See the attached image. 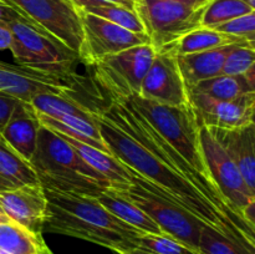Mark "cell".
I'll return each instance as SVG.
<instances>
[{
  "label": "cell",
  "instance_id": "cell-9",
  "mask_svg": "<svg viewBox=\"0 0 255 254\" xmlns=\"http://www.w3.org/2000/svg\"><path fill=\"white\" fill-rule=\"evenodd\" d=\"M156 54L151 44H144L109 55L94 65L95 79L112 96L138 95Z\"/></svg>",
  "mask_w": 255,
  "mask_h": 254
},
{
  "label": "cell",
  "instance_id": "cell-17",
  "mask_svg": "<svg viewBox=\"0 0 255 254\" xmlns=\"http://www.w3.org/2000/svg\"><path fill=\"white\" fill-rule=\"evenodd\" d=\"M41 124L29 102L19 101L2 129V141L19 156L30 161L36 149Z\"/></svg>",
  "mask_w": 255,
  "mask_h": 254
},
{
  "label": "cell",
  "instance_id": "cell-14",
  "mask_svg": "<svg viewBox=\"0 0 255 254\" xmlns=\"http://www.w3.org/2000/svg\"><path fill=\"white\" fill-rule=\"evenodd\" d=\"M72 90L61 77L0 61V91L30 102L40 94H69Z\"/></svg>",
  "mask_w": 255,
  "mask_h": 254
},
{
  "label": "cell",
  "instance_id": "cell-11",
  "mask_svg": "<svg viewBox=\"0 0 255 254\" xmlns=\"http://www.w3.org/2000/svg\"><path fill=\"white\" fill-rule=\"evenodd\" d=\"M42 30L76 51L82 44V25L70 0H5Z\"/></svg>",
  "mask_w": 255,
  "mask_h": 254
},
{
  "label": "cell",
  "instance_id": "cell-33",
  "mask_svg": "<svg viewBox=\"0 0 255 254\" xmlns=\"http://www.w3.org/2000/svg\"><path fill=\"white\" fill-rule=\"evenodd\" d=\"M14 20H25V21L30 22L31 25H34L35 27H39L36 24L31 21V20L27 19L25 15H22L16 7H14L12 5H10L9 2H6L5 0H0V21L2 22H11ZM41 29V27H39ZM45 31V30H44Z\"/></svg>",
  "mask_w": 255,
  "mask_h": 254
},
{
  "label": "cell",
  "instance_id": "cell-18",
  "mask_svg": "<svg viewBox=\"0 0 255 254\" xmlns=\"http://www.w3.org/2000/svg\"><path fill=\"white\" fill-rule=\"evenodd\" d=\"M237 45L243 44L228 45V46L219 47V49L177 56V64H178L186 89L189 90L203 80H208L221 75L227 56Z\"/></svg>",
  "mask_w": 255,
  "mask_h": 254
},
{
  "label": "cell",
  "instance_id": "cell-31",
  "mask_svg": "<svg viewBox=\"0 0 255 254\" xmlns=\"http://www.w3.org/2000/svg\"><path fill=\"white\" fill-rule=\"evenodd\" d=\"M214 30L232 36L241 37L249 42H255V11L223 22L219 26L214 27Z\"/></svg>",
  "mask_w": 255,
  "mask_h": 254
},
{
  "label": "cell",
  "instance_id": "cell-6",
  "mask_svg": "<svg viewBox=\"0 0 255 254\" xmlns=\"http://www.w3.org/2000/svg\"><path fill=\"white\" fill-rule=\"evenodd\" d=\"M209 2L211 0H136L134 11L157 52L201 26Z\"/></svg>",
  "mask_w": 255,
  "mask_h": 254
},
{
  "label": "cell",
  "instance_id": "cell-1",
  "mask_svg": "<svg viewBox=\"0 0 255 254\" xmlns=\"http://www.w3.org/2000/svg\"><path fill=\"white\" fill-rule=\"evenodd\" d=\"M106 95V102L90 109L110 153L141 177L147 187L255 252L254 229L229 208L212 179L198 173L167 143L127 97Z\"/></svg>",
  "mask_w": 255,
  "mask_h": 254
},
{
  "label": "cell",
  "instance_id": "cell-27",
  "mask_svg": "<svg viewBox=\"0 0 255 254\" xmlns=\"http://www.w3.org/2000/svg\"><path fill=\"white\" fill-rule=\"evenodd\" d=\"M136 248L151 254H199L198 251L164 233H139L136 237Z\"/></svg>",
  "mask_w": 255,
  "mask_h": 254
},
{
  "label": "cell",
  "instance_id": "cell-3",
  "mask_svg": "<svg viewBox=\"0 0 255 254\" xmlns=\"http://www.w3.org/2000/svg\"><path fill=\"white\" fill-rule=\"evenodd\" d=\"M29 163L45 189L96 198L111 188L109 179L90 167L69 142L44 126Z\"/></svg>",
  "mask_w": 255,
  "mask_h": 254
},
{
  "label": "cell",
  "instance_id": "cell-8",
  "mask_svg": "<svg viewBox=\"0 0 255 254\" xmlns=\"http://www.w3.org/2000/svg\"><path fill=\"white\" fill-rule=\"evenodd\" d=\"M199 142L209 177L229 208L255 228V193L249 189L233 159L222 148L209 128L199 126Z\"/></svg>",
  "mask_w": 255,
  "mask_h": 254
},
{
  "label": "cell",
  "instance_id": "cell-7",
  "mask_svg": "<svg viewBox=\"0 0 255 254\" xmlns=\"http://www.w3.org/2000/svg\"><path fill=\"white\" fill-rule=\"evenodd\" d=\"M129 186L125 189L115 191L133 202L138 208L148 214L152 221L161 228L162 233L168 234L198 251L202 227L206 223L197 218L188 209L147 187L136 173L132 171H129Z\"/></svg>",
  "mask_w": 255,
  "mask_h": 254
},
{
  "label": "cell",
  "instance_id": "cell-26",
  "mask_svg": "<svg viewBox=\"0 0 255 254\" xmlns=\"http://www.w3.org/2000/svg\"><path fill=\"white\" fill-rule=\"evenodd\" d=\"M252 11H255V9L243 0H211L203 12L201 26L214 29L223 22Z\"/></svg>",
  "mask_w": 255,
  "mask_h": 254
},
{
  "label": "cell",
  "instance_id": "cell-16",
  "mask_svg": "<svg viewBox=\"0 0 255 254\" xmlns=\"http://www.w3.org/2000/svg\"><path fill=\"white\" fill-rule=\"evenodd\" d=\"M255 193V124L236 129L209 128Z\"/></svg>",
  "mask_w": 255,
  "mask_h": 254
},
{
  "label": "cell",
  "instance_id": "cell-35",
  "mask_svg": "<svg viewBox=\"0 0 255 254\" xmlns=\"http://www.w3.org/2000/svg\"><path fill=\"white\" fill-rule=\"evenodd\" d=\"M116 254H151V253H147V252L141 251V249L138 248H133V249H128V251L117 252Z\"/></svg>",
  "mask_w": 255,
  "mask_h": 254
},
{
  "label": "cell",
  "instance_id": "cell-2",
  "mask_svg": "<svg viewBox=\"0 0 255 254\" xmlns=\"http://www.w3.org/2000/svg\"><path fill=\"white\" fill-rule=\"evenodd\" d=\"M44 191L47 199L44 229L92 242L115 253L136 248V237L142 232L116 218L95 197Z\"/></svg>",
  "mask_w": 255,
  "mask_h": 254
},
{
  "label": "cell",
  "instance_id": "cell-23",
  "mask_svg": "<svg viewBox=\"0 0 255 254\" xmlns=\"http://www.w3.org/2000/svg\"><path fill=\"white\" fill-rule=\"evenodd\" d=\"M39 184L29 161L10 148L0 137V192Z\"/></svg>",
  "mask_w": 255,
  "mask_h": 254
},
{
  "label": "cell",
  "instance_id": "cell-12",
  "mask_svg": "<svg viewBox=\"0 0 255 254\" xmlns=\"http://www.w3.org/2000/svg\"><path fill=\"white\" fill-rule=\"evenodd\" d=\"M199 126L207 128L236 129L254 124L255 92L228 101H214L198 95H188Z\"/></svg>",
  "mask_w": 255,
  "mask_h": 254
},
{
  "label": "cell",
  "instance_id": "cell-29",
  "mask_svg": "<svg viewBox=\"0 0 255 254\" xmlns=\"http://www.w3.org/2000/svg\"><path fill=\"white\" fill-rule=\"evenodd\" d=\"M79 10L91 12V14L97 15L105 20H109V21L120 25L125 29L131 30L133 32H144V26L137 12L134 10L128 9V7L116 4H107Z\"/></svg>",
  "mask_w": 255,
  "mask_h": 254
},
{
  "label": "cell",
  "instance_id": "cell-25",
  "mask_svg": "<svg viewBox=\"0 0 255 254\" xmlns=\"http://www.w3.org/2000/svg\"><path fill=\"white\" fill-rule=\"evenodd\" d=\"M36 115L57 117L60 115H76V116L94 119V112L89 106L72 99L69 94H40L29 102Z\"/></svg>",
  "mask_w": 255,
  "mask_h": 254
},
{
  "label": "cell",
  "instance_id": "cell-24",
  "mask_svg": "<svg viewBox=\"0 0 255 254\" xmlns=\"http://www.w3.org/2000/svg\"><path fill=\"white\" fill-rule=\"evenodd\" d=\"M0 251L6 254H52L42 234H36L15 222L0 223Z\"/></svg>",
  "mask_w": 255,
  "mask_h": 254
},
{
  "label": "cell",
  "instance_id": "cell-13",
  "mask_svg": "<svg viewBox=\"0 0 255 254\" xmlns=\"http://www.w3.org/2000/svg\"><path fill=\"white\" fill-rule=\"evenodd\" d=\"M139 96L172 106L188 105V92L182 79L177 56L169 50L157 51L142 81Z\"/></svg>",
  "mask_w": 255,
  "mask_h": 254
},
{
  "label": "cell",
  "instance_id": "cell-21",
  "mask_svg": "<svg viewBox=\"0 0 255 254\" xmlns=\"http://www.w3.org/2000/svg\"><path fill=\"white\" fill-rule=\"evenodd\" d=\"M97 201L116 218L126 223L127 226L142 232V233L162 234L161 228L151 219V217L144 213L133 202L127 199L115 189L109 188L96 197Z\"/></svg>",
  "mask_w": 255,
  "mask_h": 254
},
{
  "label": "cell",
  "instance_id": "cell-22",
  "mask_svg": "<svg viewBox=\"0 0 255 254\" xmlns=\"http://www.w3.org/2000/svg\"><path fill=\"white\" fill-rule=\"evenodd\" d=\"M234 44H255V42H249L241 37L232 36V35L224 34V32L217 31V30L209 29V27L199 26L187 32L186 35L179 37L177 41H174L173 44L163 50H169L176 56H179V55L219 49V47Z\"/></svg>",
  "mask_w": 255,
  "mask_h": 254
},
{
  "label": "cell",
  "instance_id": "cell-15",
  "mask_svg": "<svg viewBox=\"0 0 255 254\" xmlns=\"http://www.w3.org/2000/svg\"><path fill=\"white\" fill-rule=\"evenodd\" d=\"M0 203L11 222L42 234L47 217V199L41 184L0 192Z\"/></svg>",
  "mask_w": 255,
  "mask_h": 254
},
{
  "label": "cell",
  "instance_id": "cell-5",
  "mask_svg": "<svg viewBox=\"0 0 255 254\" xmlns=\"http://www.w3.org/2000/svg\"><path fill=\"white\" fill-rule=\"evenodd\" d=\"M12 31L10 46L15 64L30 70L67 80L79 54L42 29L25 20L9 22Z\"/></svg>",
  "mask_w": 255,
  "mask_h": 254
},
{
  "label": "cell",
  "instance_id": "cell-30",
  "mask_svg": "<svg viewBox=\"0 0 255 254\" xmlns=\"http://www.w3.org/2000/svg\"><path fill=\"white\" fill-rule=\"evenodd\" d=\"M255 45L243 44L237 45L227 56L221 75H244L254 67Z\"/></svg>",
  "mask_w": 255,
  "mask_h": 254
},
{
  "label": "cell",
  "instance_id": "cell-28",
  "mask_svg": "<svg viewBox=\"0 0 255 254\" xmlns=\"http://www.w3.org/2000/svg\"><path fill=\"white\" fill-rule=\"evenodd\" d=\"M198 252L199 254H255L207 224L202 227Z\"/></svg>",
  "mask_w": 255,
  "mask_h": 254
},
{
  "label": "cell",
  "instance_id": "cell-34",
  "mask_svg": "<svg viewBox=\"0 0 255 254\" xmlns=\"http://www.w3.org/2000/svg\"><path fill=\"white\" fill-rule=\"evenodd\" d=\"M12 42V31L7 22L0 21V52L10 50Z\"/></svg>",
  "mask_w": 255,
  "mask_h": 254
},
{
  "label": "cell",
  "instance_id": "cell-10",
  "mask_svg": "<svg viewBox=\"0 0 255 254\" xmlns=\"http://www.w3.org/2000/svg\"><path fill=\"white\" fill-rule=\"evenodd\" d=\"M82 25V44L79 59L89 66L122 50L151 44L146 32H133L91 12L76 9Z\"/></svg>",
  "mask_w": 255,
  "mask_h": 254
},
{
  "label": "cell",
  "instance_id": "cell-19",
  "mask_svg": "<svg viewBox=\"0 0 255 254\" xmlns=\"http://www.w3.org/2000/svg\"><path fill=\"white\" fill-rule=\"evenodd\" d=\"M60 134L65 141L69 142L90 167H92L95 171H97L105 178L109 179L112 189L119 191V189H125L129 186L131 173L127 169V167L122 164L119 159L115 158L112 154L101 151L96 147L90 146L87 143H84V142L71 138L69 136H65V134Z\"/></svg>",
  "mask_w": 255,
  "mask_h": 254
},
{
  "label": "cell",
  "instance_id": "cell-37",
  "mask_svg": "<svg viewBox=\"0 0 255 254\" xmlns=\"http://www.w3.org/2000/svg\"><path fill=\"white\" fill-rule=\"evenodd\" d=\"M243 1H246L249 6H252L253 9H255V0H243Z\"/></svg>",
  "mask_w": 255,
  "mask_h": 254
},
{
  "label": "cell",
  "instance_id": "cell-36",
  "mask_svg": "<svg viewBox=\"0 0 255 254\" xmlns=\"http://www.w3.org/2000/svg\"><path fill=\"white\" fill-rule=\"evenodd\" d=\"M6 222H10V219L4 212V209H2L1 203H0V223H6Z\"/></svg>",
  "mask_w": 255,
  "mask_h": 254
},
{
  "label": "cell",
  "instance_id": "cell-38",
  "mask_svg": "<svg viewBox=\"0 0 255 254\" xmlns=\"http://www.w3.org/2000/svg\"><path fill=\"white\" fill-rule=\"evenodd\" d=\"M0 254H6V253H4V252H1V251H0Z\"/></svg>",
  "mask_w": 255,
  "mask_h": 254
},
{
  "label": "cell",
  "instance_id": "cell-4",
  "mask_svg": "<svg viewBox=\"0 0 255 254\" xmlns=\"http://www.w3.org/2000/svg\"><path fill=\"white\" fill-rule=\"evenodd\" d=\"M148 124L198 173L211 179L199 142V125L191 105L172 106L139 95L127 97ZM213 182V181H212Z\"/></svg>",
  "mask_w": 255,
  "mask_h": 254
},
{
  "label": "cell",
  "instance_id": "cell-20",
  "mask_svg": "<svg viewBox=\"0 0 255 254\" xmlns=\"http://www.w3.org/2000/svg\"><path fill=\"white\" fill-rule=\"evenodd\" d=\"M254 67L244 75H218L212 79L203 80L187 90L188 95L208 97L214 101H228L244 94L255 92Z\"/></svg>",
  "mask_w": 255,
  "mask_h": 254
},
{
  "label": "cell",
  "instance_id": "cell-32",
  "mask_svg": "<svg viewBox=\"0 0 255 254\" xmlns=\"http://www.w3.org/2000/svg\"><path fill=\"white\" fill-rule=\"evenodd\" d=\"M70 2H71L76 9H86V7L99 6V5L116 4L134 10L136 0H70Z\"/></svg>",
  "mask_w": 255,
  "mask_h": 254
}]
</instances>
